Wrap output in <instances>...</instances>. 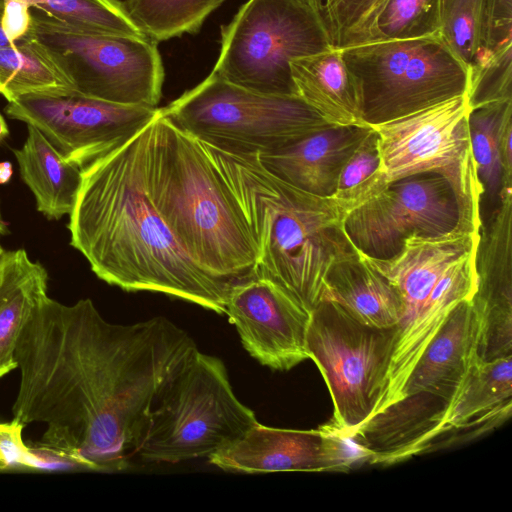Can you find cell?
<instances>
[{"instance_id":"obj_31","label":"cell","mask_w":512,"mask_h":512,"mask_svg":"<svg viewBox=\"0 0 512 512\" xmlns=\"http://www.w3.org/2000/svg\"><path fill=\"white\" fill-rule=\"evenodd\" d=\"M388 0H325L322 17L333 48L380 41L378 20Z\"/></svg>"},{"instance_id":"obj_1","label":"cell","mask_w":512,"mask_h":512,"mask_svg":"<svg viewBox=\"0 0 512 512\" xmlns=\"http://www.w3.org/2000/svg\"><path fill=\"white\" fill-rule=\"evenodd\" d=\"M109 325L90 299L65 305L46 296L15 350L12 420L46 424L35 444L98 472L122 470L104 381Z\"/></svg>"},{"instance_id":"obj_21","label":"cell","mask_w":512,"mask_h":512,"mask_svg":"<svg viewBox=\"0 0 512 512\" xmlns=\"http://www.w3.org/2000/svg\"><path fill=\"white\" fill-rule=\"evenodd\" d=\"M478 319L471 300L460 302L426 346L409 374L401 398L429 391L452 400L477 356Z\"/></svg>"},{"instance_id":"obj_30","label":"cell","mask_w":512,"mask_h":512,"mask_svg":"<svg viewBox=\"0 0 512 512\" xmlns=\"http://www.w3.org/2000/svg\"><path fill=\"white\" fill-rule=\"evenodd\" d=\"M32 6L88 33L147 37L119 0H32Z\"/></svg>"},{"instance_id":"obj_18","label":"cell","mask_w":512,"mask_h":512,"mask_svg":"<svg viewBox=\"0 0 512 512\" xmlns=\"http://www.w3.org/2000/svg\"><path fill=\"white\" fill-rule=\"evenodd\" d=\"M478 250L479 246L473 247L446 267L412 325L397 337L387 390L377 411L401 398L406 380L426 346L452 310L472 299L478 284Z\"/></svg>"},{"instance_id":"obj_9","label":"cell","mask_w":512,"mask_h":512,"mask_svg":"<svg viewBox=\"0 0 512 512\" xmlns=\"http://www.w3.org/2000/svg\"><path fill=\"white\" fill-rule=\"evenodd\" d=\"M25 37L62 71L75 92L157 108L165 72L157 43L148 37L88 33L35 10Z\"/></svg>"},{"instance_id":"obj_15","label":"cell","mask_w":512,"mask_h":512,"mask_svg":"<svg viewBox=\"0 0 512 512\" xmlns=\"http://www.w3.org/2000/svg\"><path fill=\"white\" fill-rule=\"evenodd\" d=\"M225 314L244 349L261 365L288 371L309 358L310 313L269 279L255 275L233 286Z\"/></svg>"},{"instance_id":"obj_43","label":"cell","mask_w":512,"mask_h":512,"mask_svg":"<svg viewBox=\"0 0 512 512\" xmlns=\"http://www.w3.org/2000/svg\"><path fill=\"white\" fill-rule=\"evenodd\" d=\"M7 251H5L2 246L0 245V263L1 261L4 259L5 255H6Z\"/></svg>"},{"instance_id":"obj_20","label":"cell","mask_w":512,"mask_h":512,"mask_svg":"<svg viewBox=\"0 0 512 512\" xmlns=\"http://www.w3.org/2000/svg\"><path fill=\"white\" fill-rule=\"evenodd\" d=\"M512 414V356L477 359L456 390L439 437L429 451L471 440L497 428Z\"/></svg>"},{"instance_id":"obj_12","label":"cell","mask_w":512,"mask_h":512,"mask_svg":"<svg viewBox=\"0 0 512 512\" xmlns=\"http://www.w3.org/2000/svg\"><path fill=\"white\" fill-rule=\"evenodd\" d=\"M460 222L459 203L449 182L438 173L424 172L388 183L352 210L344 227L361 254L389 259L400 252L406 238L443 235L461 228Z\"/></svg>"},{"instance_id":"obj_3","label":"cell","mask_w":512,"mask_h":512,"mask_svg":"<svg viewBox=\"0 0 512 512\" xmlns=\"http://www.w3.org/2000/svg\"><path fill=\"white\" fill-rule=\"evenodd\" d=\"M201 143L245 222L256 250V275L311 314L322 300L331 267L357 252L344 223L361 203L311 194L271 174L256 155Z\"/></svg>"},{"instance_id":"obj_7","label":"cell","mask_w":512,"mask_h":512,"mask_svg":"<svg viewBox=\"0 0 512 512\" xmlns=\"http://www.w3.org/2000/svg\"><path fill=\"white\" fill-rule=\"evenodd\" d=\"M374 125L466 94L468 68L439 34L340 49Z\"/></svg>"},{"instance_id":"obj_23","label":"cell","mask_w":512,"mask_h":512,"mask_svg":"<svg viewBox=\"0 0 512 512\" xmlns=\"http://www.w3.org/2000/svg\"><path fill=\"white\" fill-rule=\"evenodd\" d=\"M322 300L336 303L358 322L373 327L398 326L402 318L398 291L358 251L331 267Z\"/></svg>"},{"instance_id":"obj_13","label":"cell","mask_w":512,"mask_h":512,"mask_svg":"<svg viewBox=\"0 0 512 512\" xmlns=\"http://www.w3.org/2000/svg\"><path fill=\"white\" fill-rule=\"evenodd\" d=\"M159 108L68 94H30L8 102L9 118L37 128L81 169L117 148L153 120Z\"/></svg>"},{"instance_id":"obj_5","label":"cell","mask_w":512,"mask_h":512,"mask_svg":"<svg viewBox=\"0 0 512 512\" xmlns=\"http://www.w3.org/2000/svg\"><path fill=\"white\" fill-rule=\"evenodd\" d=\"M256 422L235 395L223 361L198 350L151 410L136 456L172 464L208 458Z\"/></svg>"},{"instance_id":"obj_36","label":"cell","mask_w":512,"mask_h":512,"mask_svg":"<svg viewBox=\"0 0 512 512\" xmlns=\"http://www.w3.org/2000/svg\"><path fill=\"white\" fill-rule=\"evenodd\" d=\"M482 46L476 62L512 47V0H484Z\"/></svg>"},{"instance_id":"obj_28","label":"cell","mask_w":512,"mask_h":512,"mask_svg":"<svg viewBox=\"0 0 512 512\" xmlns=\"http://www.w3.org/2000/svg\"><path fill=\"white\" fill-rule=\"evenodd\" d=\"M225 0H125L136 26L157 44L200 31L208 16Z\"/></svg>"},{"instance_id":"obj_22","label":"cell","mask_w":512,"mask_h":512,"mask_svg":"<svg viewBox=\"0 0 512 512\" xmlns=\"http://www.w3.org/2000/svg\"><path fill=\"white\" fill-rule=\"evenodd\" d=\"M290 70L298 97L328 123L370 126L364 122L360 92L340 49L292 59Z\"/></svg>"},{"instance_id":"obj_26","label":"cell","mask_w":512,"mask_h":512,"mask_svg":"<svg viewBox=\"0 0 512 512\" xmlns=\"http://www.w3.org/2000/svg\"><path fill=\"white\" fill-rule=\"evenodd\" d=\"M495 264L478 270L477 290L471 299L478 319L477 356L492 361L512 356V295L510 248L502 246Z\"/></svg>"},{"instance_id":"obj_24","label":"cell","mask_w":512,"mask_h":512,"mask_svg":"<svg viewBox=\"0 0 512 512\" xmlns=\"http://www.w3.org/2000/svg\"><path fill=\"white\" fill-rule=\"evenodd\" d=\"M20 149L13 150L23 182L33 193L37 210L46 218L69 215L82 183V169L67 161L34 126Z\"/></svg>"},{"instance_id":"obj_19","label":"cell","mask_w":512,"mask_h":512,"mask_svg":"<svg viewBox=\"0 0 512 512\" xmlns=\"http://www.w3.org/2000/svg\"><path fill=\"white\" fill-rule=\"evenodd\" d=\"M371 126L331 125L279 150L256 155L277 178L311 194H335L340 172Z\"/></svg>"},{"instance_id":"obj_44","label":"cell","mask_w":512,"mask_h":512,"mask_svg":"<svg viewBox=\"0 0 512 512\" xmlns=\"http://www.w3.org/2000/svg\"><path fill=\"white\" fill-rule=\"evenodd\" d=\"M325 1V0H324Z\"/></svg>"},{"instance_id":"obj_37","label":"cell","mask_w":512,"mask_h":512,"mask_svg":"<svg viewBox=\"0 0 512 512\" xmlns=\"http://www.w3.org/2000/svg\"><path fill=\"white\" fill-rule=\"evenodd\" d=\"M23 427L14 420L0 423V471L31 470V453L22 438Z\"/></svg>"},{"instance_id":"obj_29","label":"cell","mask_w":512,"mask_h":512,"mask_svg":"<svg viewBox=\"0 0 512 512\" xmlns=\"http://www.w3.org/2000/svg\"><path fill=\"white\" fill-rule=\"evenodd\" d=\"M512 99L487 103L470 109L469 133L479 179L491 197L499 195L503 184L501 143L512 125Z\"/></svg>"},{"instance_id":"obj_2","label":"cell","mask_w":512,"mask_h":512,"mask_svg":"<svg viewBox=\"0 0 512 512\" xmlns=\"http://www.w3.org/2000/svg\"><path fill=\"white\" fill-rule=\"evenodd\" d=\"M144 127L82 168L68 230L70 245L104 282L150 291L225 314L228 292L185 253L148 190Z\"/></svg>"},{"instance_id":"obj_16","label":"cell","mask_w":512,"mask_h":512,"mask_svg":"<svg viewBox=\"0 0 512 512\" xmlns=\"http://www.w3.org/2000/svg\"><path fill=\"white\" fill-rule=\"evenodd\" d=\"M451 399L419 391L374 412L349 436L367 463L392 465L427 453L441 434Z\"/></svg>"},{"instance_id":"obj_25","label":"cell","mask_w":512,"mask_h":512,"mask_svg":"<svg viewBox=\"0 0 512 512\" xmlns=\"http://www.w3.org/2000/svg\"><path fill=\"white\" fill-rule=\"evenodd\" d=\"M48 274L25 249L8 251L0 263V378L17 368V341L46 297Z\"/></svg>"},{"instance_id":"obj_33","label":"cell","mask_w":512,"mask_h":512,"mask_svg":"<svg viewBox=\"0 0 512 512\" xmlns=\"http://www.w3.org/2000/svg\"><path fill=\"white\" fill-rule=\"evenodd\" d=\"M442 0H388L378 20L380 40H409L440 33Z\"/></svg>"},{"instance_id":"obj_39","label":"cell","mask_w":512,"mask_h":512,"mask_svg":"<svg viewBox=\"0 0 512 512\" xmlns=\"http://www.w3.org/2000/svg\"><path fill=\"white\" fill-rule=\"evenodd\" d=\"M296 1L322 17L324 0H296Z\"/></svg>"},{"instance_id":"obj_17","label":"cell","mask_w":512,"mask_h":512,"mask_svg":"<svg viewBox=\"0 0 512 512\" xmlns=\"http://www.w3.org/2000/svg\"><path fill=\"white\" fill-rule=\"evenodd\" d=\"M480 243L481 234L455 228L439 236H410L404 240L400 252L389 259L369 258L358 251L401 297L403 312L398 336L412 325L446 267Z\"/></svg>"},{"instance_id":"obj_40","label":"cell","mask_w":512,"mask_h":512,"mask_svg":"<svg viewBox=\"0 0 512 512\" xmlns=\"http://www.w3.org/2000/svg\"><path fill=\"white\" fill-rule=\"evenodd\" d=\"M2 16H3V0H0V47L10 45L7 37L5 36L2 29Z\"/></svg>"},{"instance_id":"obj_11","label":"cell","mask_w":512,"mask_h":512,"mask_svg":"<svg viewBox=\"0 0 512 512\" xmlns=\"http://www.w3.org/2000/svg\"><path fill=\"white\" fill-rule=\"evenodd\" d=\"M469 112L464 94L371 127L388 183L424 172L440 174L456 194L460 227L480 234L484 188L471 147Z\"/></svg>"},{"instance_id":"obj_10","label":"cell","mask_w":512,"mask_h":512,"mask_svg":"<svg viewBox=\"0 0 512 512\" xmlns=\"http://www.w3.org/2000/svg\"><path fill=\"white\" fill-rule=\"evenodd\" d=\"M398 326L362 324L334 302L322 300L310 314L308 357L321 372L333 402V417L322 427L349 437L380 407Z\"/></svg>"},{"instance_id":"obj_4","label":"cell","mask_w":512,"mask_h":512,"mask_svg":"<svg viewBox=\"0 0 512 512\" xmlns=\"http://www.w3.org/2000/svg\"><path fill=\"white\" fill-rule=\"evenodd\" d=\"M150 197L188 257L228 293L256 275L257 255L233 197L200 140L159 108L145 127Z\"/></svg>"},{"instance_id":"obj_27","label":"cell","mask_w":512,"mask_h":512,"mask_svg":"<svg viewBox=\"0 0 512 512\" xmlns=\"http://www.w3.org/2000/svg\"><path fill=\"white\" fill-rule=\"evenodd\" d=\"M73 92L68 78L31 39L0 47V94L8 102L30 94Z\"/></svg>"},{"instance_id":"obj_6","label":"cell","mask_w":512,"mask_h":512,"mask_svg":"<svg viewBox=\"0 0 512 512\" xmlns=\"http://www.w3.org/2000/svg\"><path fill=\"white\" fill-rule=\"evenodd\" d=\"M161 112L198 140L246 155L279 150L332 125L300 97L254 92L214 72Z\"/></svg>"},{"instance_id":"obj_35","label":"cell","mask_w":512,"mask_h":512,"mask_svg":"<svg viewBox=\"0 0 512 512\" xmlns=\"http://www.w3.org/2000/svg\"><path fill=\"white\" fill-rule=\"evenodd\" d=\"M512 47L492 53L468 69L466 97L470 109L512 99Z\"/></svg>"},{"instance_id":"obj_41","label":"cell","mask_w":512,"mask_h":512,"mask_svg":"<svg viewBox=\"0 0 512 512\" xmlns=\"http://www.w3.org/2000/svg\"><path fill=\"white\" fill-rule=\"evenodd\" d=\"M9 135L8 126L0 114V143Z\"/></svg>"},{"instance_id":"obj_34","label":"cell","mask_w":512,"mask_h":512,"mask_svg":"<svg viewBox=\"0 0 512 512\" xmlns=\"http://www.w3.org/2000/svg\"><path fill=\"white\" fill-rule=\"evenodd\" d=\"M388 184L380 170L377 133L372 130L344 164L334 195L354 198L362 204Z\"/></svg>"},{"instance_id":"obj_14","label":"cell","mask_w":512,"mask_h":512,"mask_svg":"<svg viewBox=\"0 0 512 512\" xmlns=\"http://www.w3.org/2000/svg\"><path fill=\"white\" fill-rule=\"evenodd\" d=\"M219 469L246 474L347 472L367 463L351 440L325 430L268 427L259 422L230 445L208 457Z\"/></svg>"},{"instance_id":"obj_38","label":"cell","mask_w":512,"mask_h":512,"mask_svg":"<svg viewBox=\"0 0 512 512\" xmlns=\"http://www.w3.org/2000/svg\"><path fill=\"white\" fill-rule=\"evenodd\" d=\"M13 174V167L9 161L0 162V184L8 183Z\"/></svg>"},{"instance_id":"obj_8","label":"cell","mask_w":512,"mask_h":512,"mask_svg":"<svg viewBox=\"0 0 512 512\" xmlns=\"http://www.w3.org/2000/svg\"><path fill=\"white\" fill-rule=\"evenodd\" d=\"M220 33L212 72L269 95L298 97L290 61L333 48L323 18L296 0H248Z\"/></svg>"},{"instance_id":"obj_42","label":"cell","mask_w":512,"mask_h":512,"mask_svg":"<svg viewBox=\"0 0 512 512\" xmlns=\"http://www.w3.org/2000/svg\"><path fill=\"white\" fill-rule=\"evenodd\" d=\"M9 233L8 224L5 222L1 209H0V235H6Z\"/></svg>"},{"instance_id":"obj_32","label":"cell","mask_w":512,"mask_h":512,"mask_svg":"<svg viewBox=\"0 0 512 512\" xmlns=\"http://www.w3.org/2000/svg\"><path fill=\"white\" fill-rule=\"evenodd\" d=\"M484 0H442L440 35L469 69L482 54Z\"/></svg>"}]
</instances>
